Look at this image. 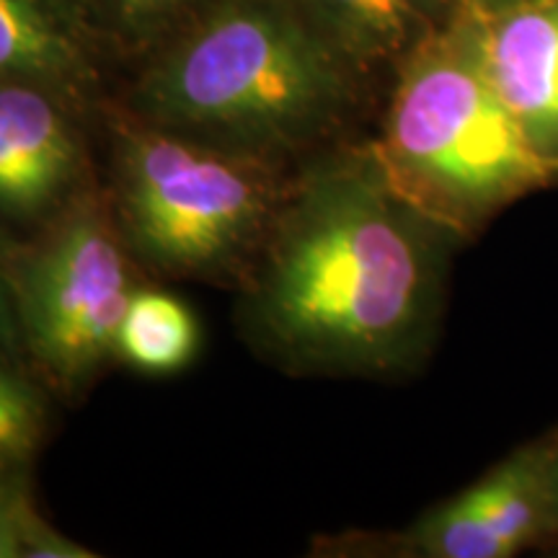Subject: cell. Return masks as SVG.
Returning <instances> with one entry per match:
<instances>
[{
	"mask_svg": "<svg viewBox=\"0 0 558 558\" xmlns=\"http://www.w3.org/2000/svg\"><path fill=\"white\" fill-rule=\"evenodd\" d=\"M0 347L13 357L21 360V339L16 313H13V298L9 288V275H5V254L0 251Z\"/></svg>",
	"mask_w": 558,
	"mask_h": 558,
	"instance_id": "obj_15",
	"label": "cell"
},
{
	"mask_svg": "<svg viewBox=\"0 0 558 558\" xmlns=\"http://www.w3.org/2000/svg\"><path fill=\"white\" fill-rule=\"evenodd\" d=\"M354 70L403 60L448 24L460 0H295Z\"/></svg>",
	"mask_w": 558,
	"mask_h": 558,
	"instance_id": "obj_10",
	"label": "cell"
},
{
	"mask_svg": "<svg viewBox=\"0 0 558 558\" xmlns=\"http://www.w3.org/2000/svg\"><path fill=\"white\" fill-rule=\"evenodd\" d=\"M0 347V473H29L47 429L45 401L37 386Z\"/></svg>",
	"mask_w": 558,
	"mask_h": 558,
	"instance_id": "obj_12",
	"label": "cell"
},
{
	"mask_svg": "<svg viewBox=\"0 0 558 558\" xmlns=\"http://www.w3.org/2000/svg\"><path fill=\"white\" fill-rule=\"evenodd\" d=\"M463 241L396 186L373 140L320 150L241 277L243 333L295 375H407L429 357Z\"/></svg>",
	"mask_w": 558,
	"mask_h": 558,
	"instance_id": "obj_1",
	"label": "cell"
},
{
	"mask_svg": "<svg viewBox=\"0 0 558 558\" xmlns=\"http://www.w3.org/2000/svg\"><path fill=\"white\" fill-rule=\"evenodd\" d=\"M88 153L68 96L0 81V222L45 228L86 190Z\"/></svg>",
	"mask_w": 558,
	"mask_h": 558,
	"instance_id": "obj_7",
	"label": "cell"
},
{
	"mask_svg": "<svg viewBox=\"0 0 558 558\" xmlns=\"http://www.w3.org/2000/svg\"><path fill=\"white\" fill-rule=\"evenodd\" d=\"M199 324L190 305L163 290H135L124 311L117 360L145 375H171L199 352Z\"/></svg>",
	"mask_w": 558,
	"mask_h": 558,
	"instance_id": "obj_11",
	"label": "cell"
},
{
	"mask_svg": "<svg viewBox=\"0 0 558 558\" xmlns=\"http://www.w3.org/2000/svg\"><path fill=\"white\" fill-rule=\"evenodd\" d=\"M548 546H550V548H554V554L558 556V541H554V543H548Z\"/></svg>",
	"mask_w": 558,
	"mask_h": 558,
	"instance_id": "obj_18",
	"label": "cell"
},
{
	"mask_svg": "<svg viewBox=\"0 0 558 558\" xmlns=\"http://www.w3.org/2000/svg\"><path fill=\"white\" fill-rule=\"evenodd\" d=\"M94 73L86 29L65 0H0V81L45 83L73 96Z\"/></svg>",
	"mask_w": 558,
	"mask_h": 558,
	"instance_id": "obj_9",
	"label": "cell"
},
{
	"mask_svg": "<svg viewBox=\"0 0 558 558\" xmlns=\"http://www.w3.org/2000/svg\"><path fill=\"white\" fill-rule=\"evenodd\" d=\"M354 73L295 0H218L150 62L132 114L288 166L344 124Z\"/></svg>",
	"mask_w": 558,
	"mask_h": 558,
	"instance_id": "obj_2",
	"label": "cell"
},
{
	"mask_svg": "<svg viewBox=\"0 0 558 558\" xmlns=\"http://www.w3.org/2000/svg\"><path fill=\"white\" fill-rule=\"evenodd\" d=\"M292 173L132 120L111 128L109 205L132 256L181 279L243 277Z\"/></svg>",
	"mask_w": 558,
	"mask_h": 558,
	"instance_id": "obj_4",
	"label": "cell"
},
{
	"mask_svg": "<svg viewBox=\"0 0 558 558\" xmlns=\"http://www.w3.org/2000/svg\"><path fill=\"white\" fill-rule=\"evenodd\" d=\"M109 19L130 37H153L192 19L205 0H99Z\"/></svg>",
	"mask_w": 558,
	"mask_h": 558,
	"instance_id": "obj_14",
	"label": "cell"
},
{
	"mask_svg": "<svg viewBox=\"0 0 558 558\" xmlns=\"http://www.w3.org/2000/svg\"><path fill=\"white\" fill-rule=\"evenodd\" d=\"M548 450H550V484H554V507H556V535L558 541V432L548 437ZM550 541V543H554Z\"/></svg>",
	"mask_w": 558,
	"mask_h": 558,
	"instance_id": "obj_17",
	"label": "cell"
},
{
	"mask_svg": "<svg viewBox=\"0 0 558 558\" xmlns=\"http://www.w3.org/2000/svg\"><path fill=\"white\" fill-rule=\"evenodd\" d=\"M109 199L83 192L29 248L5 254L21 354L47 386L75 396L117 357L135 282Z\"/></svg>",
	"mask_w": 558,
	"mask_h": 558,
	"instance_id": "obj_5",
	"label": "cell"
},
{
	"mask_svg": "<svg viewBox=\"0 0 558 558\" xmlns=\"http://www.w3.org/2000/svg\"><path fill=\"white\" fill-rule=\"evenodd\" d=\"M556 535L548 437L522 445L456 497L396 535L388 554L414 558H512Z\"/></svg>",
	"mask_w": 558,
	"mask_h": 558,
	"instance_id": "obj_6",
	"label": "cell"
},
{
	"mask_svg": "<svg viewBox=\"0 0 558 558\" xmlns=\"http://www.w3.org/2000/svg\"><path fill=\"white\" fill-rule=\"evenodd\" d=\"M460 3L471 5V9L478 13H499V11L514 9V5L530 3V0H460Z\"/></svg>",
	"mask_w": 558,
	"mask_h": 558,
	"instance_id": "obj_16",
	"label": "cell"
},
{
	"mask_svg": "<svg viewBox=\"0 0 558 558\" xmlns=\"http://www.w3.org/2000/svg\"><path fill=\"white\" fill-rule=\"evenodd\" d=\"M478 19L494 86L533 148L558 160V0H530Z\"/></svg>",
	"mask_w": 558,
	"mask_h": 558,
	"instance_id": "obj_8",
	"label": "cell"
},
{
	"mask_svg": "<svg viewBox=\"0 0 558 558\" xmlns=\"http://www.w3.org/2000/svg\"><path fill=\"white\" fill-rule=\"evenodd\" d=\"M32 505L29 473H0V558H94Z\"/></svg>",
	"mask_w": 558,
	"mask_h": 558,
	"instance_id": "obj_13",
	"label": "cell"
},
{
	"mask_svg": "<svg viewBox=\"0 0 558 558\" xmlns=\"http://www.w3.org/2000/svg\"><path fill=\"white\" fill-rule=\"evenodd\" d=\"M373 143L396 186L463 239L558 184V160L533 148L494 86L481 19L463 3L399 62Z\"/></svg>",
	"mask_w": 558,
	"mask_h": 558,
	"instance_id": "obj_3",
	"label": "cell"
}]
</instances>
